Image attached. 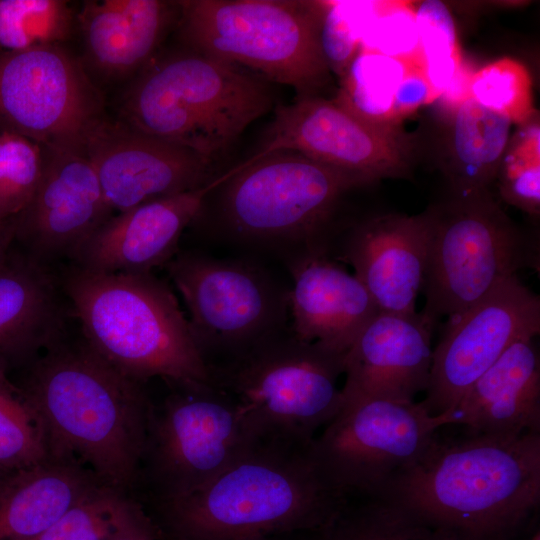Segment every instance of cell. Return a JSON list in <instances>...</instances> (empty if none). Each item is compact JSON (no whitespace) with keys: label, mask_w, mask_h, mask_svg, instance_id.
Listing matches in <instances>:
<instances>
[{"label":"cell","mask_w":540,"mask_h":540,"mask_svg":"<svg viewBox=\"0 0 540 540\" xmlns=\"http://www.w3.org/2000/svg\"><path fill=\"white\" fill-rule=\"evenodd\" d=\"M457 540H513L540 503V433L441 438L378 497Z\"/></svg>","instance_id":"6da1fadb"},{"label":"cell","mask_w":540,"mask_h":540,"mask_svg":"<svg viewBox=\"0 0 540 540\" xmlns=\"http://www.w3.org/2000/svg\"><path fill=\"white\" fill-rule=\"evenodd\" d=\"M311 443L258 439L198 490L155 504L163 540H246L321 532L349 500L318 467Z\"/></svg>","instance_id":"7a4b0ae2"},{"label":"cell","mask_w":540,"mask_h":540,"mask_svg":"<svg viewBox=\"0 0 540 540\" xmlns=\"http://www.w3.org/2000/svg\"><path fill=\"white\" fill-rule=\"evenodd\" d=\"M20 388L42 420L50 458L75 462L124 491L134 484L152 405L141 382L86 343L55 344L33 363Z\"/></svg>","instance_id":"3957f363"},{"label":"cell","mask_w":540,"mask_h":540,"mask_svg":"<svg viewBox=\"0 0 540 540\" xmlns=\"http://www.w3.org/2000/svg\"><path fill=\"white\" fill-rule=\"evenodd\" d=\"M220 184L217 231L236 245L275 253L285 263L333 257L334 218L343 197L370 183L293 151L249 157Z\"/></svg>","instance_id":"277c9868"},{"label":"cell","mask_w":540,"mask_h":540,"mask_svg":"<svg viewBox=\"0 0 540 540\" xmlns=\"http://www.w3.org/2000/svg\"><path fill=\"white\" fill-rule=\"evenodd\" d=\"M62 287L87 346L143 383L211 384L209 370L171 289L149 273L94 272L77 266Z\"/></svg>","instance_id":"5b68a950"},{"label":"cell","mask_w":540,"mask_h":540,"mask_svg":"<svg viewBox=\"0 0 540 540\" xmlns=\"http://www.w3.org/2000/svg\"><path fill=\"white\" fill-rule=\"evenodd\" d=\"M135 76L120 120L212 161L274 103L265 79L190 49L155 56Z\"/></svg>","instance_id":"8992f818"},{"label":"cell","mask_w":540,"mask_h":540,"mask_svg":"<svg viewBox=\"0 0 540 540\" xmlns=\"http://www.w3.org/2000/svg\"><path fill=\"white\" fill-rule=\"evenodd\" d=\"M187 49L315 96L330 81L321 46L326 4L300 0H182Z\"/></svg>","instance_id":"52a82bcc"},{"label":"cell","mask_w":540,"mask_h":540,"mask_svg":"<svg viewBox=\"0 0 540 540\" xmlns=\"http://www.w3.org/2000/svg\"><path fill=\"white\" fill-rule=\"evenodd\" d=\"M345 355L287 329L209 370L258 439L311 443L341 410Z\"/></svg>","instance_id":"ba28073f"},{"label":"cell","mask_w":540,"mask_h":540,"mask_svg":"<svg viewBox=\"0 0 540 540\" xmlns=\"http://www.w3.org/2000/svg\"><path fill=\"white\" fill-rule=\"evenodd\" d=\"M428 228L421 311L436 324L484 298L524 268L539 269V243L524 233L488 189L452 191L423 212Z\"/></svg>","instance_id":"9c48e42d"},{"label":"cell","mask_w":540,"mask_h":540,"mask_svg":"<svg viewBox=\"0 0 540 540\" xmlns=\"http://www.w3.org/2000/svg\"><path fill=\"white\" fill-rule=\"evenodd\" d=\"M165 267L208 370L290 325V287L253 259L189 251Z\"/></svg>","instance_id":"30bf717a"},{"label":"cell","mask_w":540,"mask_h":540,"mask_svg":"<svg viewBox=\"0 0 540 540\" xmlns=\"http://www.w3.org/2000/svg\"><path fill=\"white\" fill-rule=\"evenodd\" d=\"M169 384L175 390L151 405L142 459L154 503L198 490L258 440L212 384Z\"/></svg>","instance_id":"8fae6325"},{"label":"cell","mask_w":540,"mask_h":540,"mask_svg":"<svg viewBox=\"0 0 540 540\" xmlns=\"http://www.w3.org/2000/svg\"><path fill=\"white\" fill-rule=\"evenodd\" d=\"M453 423L452 413L433 415L422 401L365 399L342 407L313 439L311 451L342 496L375 498Z\"/></svg>","instance_id":"7c38bea8"},{"label":"cell","mask_w":540,"mask_h":540,"mask_svg":"<svg viewBox=\"0 0 540 540\" xmlns=\"http://www.w3.org/2000/svg\"><path fill=\"white\" fill-rule=\"evenodd\" d=\"M103 99L63 45L0 50V131L49 148H83Z\"/></svg>","instance_id":"4fadbf2b"},{"label":"cell","mask_w":540,"mask_h":540,"mask_svg":"<svg viewBox=\"0 0 540 540\" xmlns=\"http://www.w3.org/2000/svg\"><path fill=\"white\" fill-rule=\"evenodd\" d=\"M293 151L355 174L370 184L409 176L416 141L400 124L369 120L338 100L319 95L296 97L279 106L252 156Z\"/></svg>","instance_id":"5bb4252c"},{"label":"cell","mask_w":540,"mask_h":540,"mask_svg":"<svg viewBox=\"0 0 540 540\" xmlns=\"http://www.w3.org/2000/svg\"><path fill=\"white\" fill-rule=\"evenodd\" d=\"M540 333V298L510 277L466 311L449 318L433 348L426 398L433 415L452 413L468 388L516 340Z\"/></svg>","instance_id":"9a60e30c"},{"label":"cell","mask_w":540,"mask_h":540,"mask_svg":"<svg viewBox=\"0 0 540 540\" xmlns=\"http://www.w3.org/2000/svg\"><path fill=\"white\" fill-rule=\"evenodd\" d=\"M83 149L112 212L200 188L218 176L212 160L120 119L97 120Z\"/></svg>","instance_id":"2e32d148"},{"label":"cell","mask_w":540,"mask_h":540,"mask_svg":"<svg viewBox=\"0 0 540 540\" xmlns=\"http://www.w3.org/2000/svg\"><path fill=\"white\" fill-rule=\"evenodd\" d=\"M112 213L83 148L44 147L42 177L32 200L16 216L15 240L42 263L71 258Z\"/></svg>","instance_id":"e0dca14e"},{"label":"cell","mask_w":540,"mask_h":540,"mask_svg":"<svg viewBox=\"0 0 540 540\" xmlns=\"http://www.w3.org/2000/svg\"><path fill=\"white\" fill-rule=\"evenodd\" d=\"M145 202L112 215L73 253V265L94 272L149 273L175 255L182 232L199 215L206 197L229 177Z\"/></svg>","instance_id":"ac0fdd59"},{"label":"cell","mask_w":540,"mask_h":540,"mask_svg":"<svg viewBox=\"0 0 540 540\" xmlns=\"http://www.w3.org/2000/svg\"><path fill=\"white\" fill-rule=\"evenodd\" d=\"M434 325L422 312L379 311L345 354L342 407L374 398L415 401L429 384Z\"/></svg>","instance_id":"d6986e66"},{"label":"cell","mask_w":540,"mask_h":540,"mask_svg":"<svg viewBox=\"0 0 540 540\" xmlns=\"http://www.w3.org/2000/svg\"><path fill=\"white\" fill-rule=\"evenodd\" d=\"M427 249L424 213H387L354 224L340 239L333 258L353 267L379 311L413 314Z\"/></svg>","instance_id":"ffe728a7"},{"label":"cell","mask_w":540,"mask_h":540,"mask_svg":"<svg viewBox=\"0 0 540 540\" xmlns=\"http://www.w3.org/2000/svg\"><path fill=\"white\" fill-rule=\"evenodd\" d=\"M290 330L300 340L345 355L379 309L362 282L337 260L304 256L286 263Z\"/></svg>","instance_id":"44dd1931"},{"label":"cell","mask_w":540,"mask_h":540,"mask_svg":"<svg viewBox=\"0 0 540 540\" xmlns=\"http://www.w3.org/2000/svg\"><path fill=\"white\" fill-rule=\"evenodd\" d=\"M179 15V1H84L76 20L88 65L109 79L136 75L156 56Z\"/></svg>","instance_id":"7402d4cb"},{"label":"cell","mask_w":540,"mask_h":540,"mask_svg":"<svg viewBox=\"0 0 540 540\" xmlns=\"http://www.w3.org/2000/svg\"><path fill=\"white\" fill-rule=\"evenodd\" d=\"M532 336L511 344L465 392L455 425L471 435L540 433V358Z\"/></svg>","instance_id":"603a6c76"},{"label":"cell","mask_w":540,"mask_h":540,"mask_svg":"<svg viewBox=\"0 0 540 540\" xmlns=\"http://www.w3.org/2000/svg\"><path fill=\"white\" fill-rule=\"evenodd\" d=\"M63 312L45 264L13 246L0 258V361L9 367L57 344Z\"/></svg>","instance_id":"cb8c5ba5"},{"label":"cell","mask_w":540,"mask_h":540,"mask_svg":"<svg viewBox=\"0 0 540 540\" xmlns=\"http://www.w3.org/2000/svg\"><path fill=\"white\" fill-rule=\"evenodd\" d=\"M83 466L50 458L0 484V540L36 537L100 484Z\"/></svg>","instance_id":"d4e9b609"},{"label":"cell","mask_w":540,"mask_h":540,"mask_svg":"<svg viewBox=\"0 0 540 540\" xmlns=\"http://www.w3.org/2000/svg\"><path fill=\"white\" fill-rule=\"evenodd\" d=\"M511 124L471 97L448 108L438 164L450 190L488 189L508 146Z\"/></svg>","instance_id":"484cf974"},{"label":"cell","mask_w":540,"mask_h":540,"mask_svg":"<svg viewBox=\"0 0 540 540\" xmlns=\"http://www.w3.org/2000/svg\"><path fill=\"white\" fill-rule=\"evenodd\" d=\"M163 540L155 521L124 490L98 484L28 540Z\"/></svg>","instance_id":"4316f807"},{"label":"cell","mask_w":540,"mask_h":540,"mask_svg":"<svg viewBox=\"0 0 540 540\" xmlns=\"http://www.w3.org/2000/svg\"><path fill=\"white\" fill-rule=\"evenodd\" d=\"M318 540H457L408 508L384 498L349 501Z\"/></svg>","instance_id":"83f0119b"},{"label":"cell","mask_w":540,"mask_h":540,"mask_svg":"<svg viewBox=\"0 0 540 540\" xmlns=\"http://www.w3.org/2000/svg\"><path fill=\"white\" fill-rule=\"evenodd\" d=\"M0 361V475L6 477L49 459L42 420Z\"/></svg>","instance_id":"f1b7e54d"},{"label":"cell","mask_w":540,"mask_h":540,"mask_svg":"<svg viewBox=\"0 0 540 540\" xmlns=\"http://www.w3.org/2000/svg\"><path fill=\"white\" fill-rule=\"evenodd\" d=\"M411 64L359 51L343 76V87L336 100L369 120L400 124L394 117V98Z\"/></svg>","instance_id":"f546056e"},{"label":"cell","mask_w":540,"mask_h":540,"mask_svg":"<svg viewBox=\"0 0 540 540\" xmlns=\"http://www.w3.org/2000/svg\"><path fill=\"white\" fill-rule=\"evenodd\" d=\"M75 18L64 0H0V50L62 45Z\"/></svg>","instance_id":"4dcf8cb0"},{"label":"cell","mask_w":540,"mask_h":540,"mask_svg":"<svg viewBox=\"0 0 540 540\" xmlns=\"http://www.w3.org/2000/svg\"><path fill=\"white\" fill-rule=\"evenodd\" d=\"M469 95L483 107L520 126L536 115L530 74L522 63L512 58L495 60L473 73Z\"/></svg>","instance_id":"1f68e13d"},{"label":"cell","mask_w":540,"mask_h":540,"mask_svg":"<svg viewBox=\"0 0 540 540\" xmlns=\"http://www.w3.org/2000/svg\"><path fill=\"white\" fill-rule=\"evenodd\" d=\"M539 135L535 115L509 140L496 176L502 199L533 217L540 213Z\"/></svg>","instance_id":"d6a6232c"},{"label":"cell","mask_w":540,"mask_h":540,"mask_svg":"<svg viewBox=\"0 0 540 540\" xmlns=\"http://www.w3.org/2000/svg\"><path fill=\"white\" fill-rule=\"evenodd\" d=\"M421 68L438 97L461 69L456 28L447 7L425 1L415 9Z\"/></svg>","instance_id":"836d02e7"},{"label":"cell","mask_w":540,"mask_h":540,"mask_svg":"<svg viewBox=\"0 0 540 540\" xmlns=\"http://www.w3.org/2000/svg\"><path fill=\"white\" fill-rule=\"evenodd\" d=\"M44 168V147L0 131V218L19 215L32 200Z\"/></svg>","instance_id":"e575fe53"},{"label":"cell","mask_w":540,"mask_h":540,"mask_svg":"<svg viewBox=\"0 0 540 540\" xmlns=\"http://www.w3.org/2000/svg\"><path fill=\"white\" fill-rule=\"evenodd\" d=\"M364 50L413 63L421 68L416 16L412 5L380 2L371 20L369 41Z\"/></svg>","instance_id":"d590c367"},{"label":"cell","mask_w":540,"mask_h":540,"mask_svg":"<svg viewBox=\"0 0 540 540\" xmlns=\"http://www.w3.org/2000/svg\"><path fill=\"white\" fill-rule=\"evenodd\" d=\"M360 38L342 16L338 5L326 6L321 29V46L330 68L341 77L358 54Z\"/></svg>","instance_id":"8d00e7d4"},{"label":"cell","mask_w":540,"mask_h":540,"mask_svg":"<svg viewBox=\"0 0 540 540\" xmlns=\"http://www.w3.org/2000/svg\"><path fill=\"white\" fill-rule=\"evenodd\" d=\"M438 98L430 86L423 70L416 64H411L400 83L394 98V117L397 122L421 105Z\"/></svg>","instance_id":"74e56055"},{"label":"cell","mask_w":540,"mask_h":540,"mask_svg":"<svg viewBox=\"0 0 540 540\" xmlns=\"http://www.w3.org/2000/svg\"><path fill=\"white\" fill-rule=\"evenodd\" d=\"M16 235V217L0 218V258L13 246Z\"/></svg>","instance_id":"f35d334b"},{"label":"cell","mask_w":540,"mask_h":540,"mask_svg":"<svg viewBox=\"0 0 540 540\" xmlns=\"http://www.w3.org/2000/svg\"><path fill=\"white\" fill-rule=\"evenodd\" d=\"M319 532H290L270 534L246 540H318Z\"/></svg>","instance_id":"ab89813d"},{"label":"cell","mask_w":540,"mask_h":540,"mask_svg":"<svg viewBox=\"0 0 540 540\" xmlns=\"http://www.w3.org/2000/svg\"><path fill=\"white\" fill-rule=\"evenodd\" d=\"M523 540H540V533L539 529H537L531 536L523 539Z\"/></svg>","instance_id":"60d3db41"},{"label":"cell","mask_w":540,"mask_h":540,"mask_svg":"<svg viewBox=\"0 0 540 540\" xmlns=\"http://www.w3.org/2000/svg\"><path fill=\"white\" fill-rule=\"evenodd\" d=\"M6 477H7V476H6ZM4 478H5L4 476L0 475V484H1V482L3 481Z\"/></svg>","instance_id":"b9f144b4"},{"label":"cell","mask_w":540,"mask_h":540,"mask_svg":"<svg viewBox=\"0 0 540 540\" xmlns=\"http://www.w3.org/2000/svg\"><path fill=\"white\" fill-rule=\"evenodd\" d=\"M129 540H149V539H129Z\"/></svg>","instance_id":"7bdbcfd3"}]
</instances>
